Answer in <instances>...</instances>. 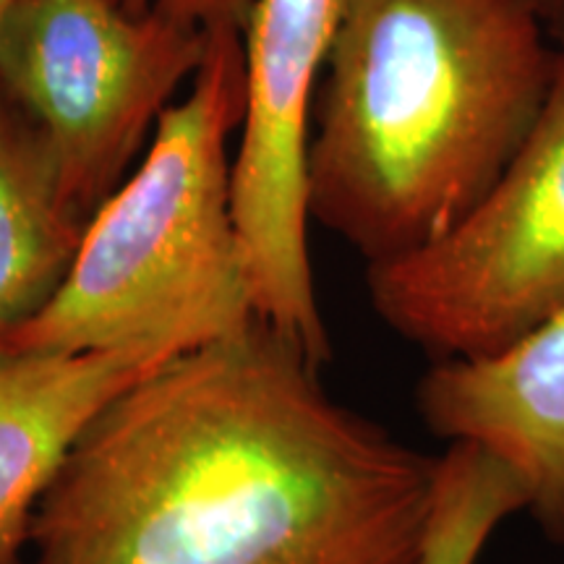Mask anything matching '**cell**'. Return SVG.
Returning a JSON list of instances; mask_svg holds the SVG:
<instances>
[{
	"label": "cell",
	"mask_w": 564,
	"mask_h": 564,
	"mask_svg": "<svg viewBox=\"0 0 564 564\" xmlns=\"http://www.w3.org/2000/svg\"><path fill=\"white\" fill-rule=\"evenodd\" d=\"M262 319L84 429L11 564H421L440 457L324 390Z\"/></svg>",
	"instance_id": "1"
},
{
	"label": "cell",
	"mask_w": 564,
	"mask_h": 564,
	"mask_svg": "<svg viewBox=\"0 0 564 564\" xmlns=\"http://www.w3.org/2000/svg\"><path fill=\"white\" fill-rule=\"evenodd\" d=\"M556 58L541 0H348L314 97L308 217L369 264L444 236L523 147Z\"/></svg>",
	"instance_id": "2"
},
{
	"label": "cell",
	"mask_w": 564,
	"mask_h": 564,
	"mask_svg": "<svg viewBox=\"0 0 564 564\" xmlns=\"http://www.w3.org/2000/svg\"><path fill=\"white\" fill-rule=\"evenodd\" d=\"M243 108L241 32H212L192 87L160 116L141 165L91 212L58 291L0 345L162 364L259 319L232 217L228 141Z\"/></svg>",
	"instance_id": "3"
},
{
	"label": "cell",
	"mask_w": 564,
	"mask_h": 564,
	"mask_svg": "<svg viewBox=\"0 0 564 564\" xmlns=\"http://www.w3.org/2000/svg\"><path fill=\"white\" fill-rule=\"evenodd\" d=\"M373 312L434 358H484L564 308V51L539 121L455 228L369 264Z\"/></svg>",
	"instance_id": "4"
},
{
	"label": "cell",
	"mask_w": 564,
	"mask_h": 564,
	"mask_svg": "<svg viewBox=\"0 0 564 564\" xmlns=\"http://www.w3.org/2000/svg\"><path fill=\"white\" fill-rule=\"evenodd\" d=\"M207 47L209 32L118 0H11L0 19V91L91 215Z\"/></svg>",
	"instance_id": "5"
},
{
	"label": "cell",
	"mask_w": 564,
	"mask_h": 564,
	"mask_svg": "<svg viewBox=\"0 0 564 564\" xmlns=\"http://www.w3.org/2000/svg\"><path fill=\"white\" fill-rule=\"evenodd\" d=\"M348 0H253L241 26L246 108L232 217L253 308L314 366L333 356L308 259L306 154L314 97Z\"/></svg>",
	"instance_id": "6"
},
{
	"label": "cell",
	"mask_w": 564,
	"mask_h": 564,
	"mask_svg": "<svg viewBox=\"0 0 564 564\" xmlns=\"http://www.w3.org/2000/svg\"><path fill=\"white\" fill-rule=\"evenodd\" d=\"M415 405L436 436L502 463L535 523L564 544V308L491 356L434 361Z\"/></svg>",
	"instance_id": "7"
},
{
	"label": "cell",
	"mask_w": 564,
	"mask_h": 564,
	"mask_svg": "<svg viewBox=\"0 0 564 564\" xmlns=\"http://www.w3.org/2000/svg\"><path fill=\"white\" fill-rule=\"evenodd\" d=\"M158 366L137 352L0 345V564L17 560L40 499L84 429Z\"/></svg>",
	"instance_id": "8"
},
{
	"label": "cell",
	"mask_w": 564,
	"mask_h": 564,
	"mask_svg": "<svg viewBox=\"0 0 564 564\" xmlns=\"http://www.w3.org/2000/svg\"><path fill=\"white\" fill-rule=\"evenodd\" d=\"M89 217L68 196L45 141L0 91V335L53 299Z\"/></svg>",
	"instance_id": "9"
},
{
	"label": "cell",
	"mask_w": 564,
	"mask_h": 564,
	"mask_svg": "<svg viewBox=\"0 0 564 564\" xmlns=\"http://www.w3.org/2000/svg\"><path fill=\"white\" fill-rule=\"evenodd\" d=\"M520 510L523 486L502 463L474 444H449L440 455L421 564H476L494 531Z\"/></svg>",
	"instance_id": "10"
},
{
	"label": "cell",
	"mask_w": 564,
	"mask_h": 564,
	"mask_svg": "<svg viewBox=\"0 0 564 564\" xmlns=\"http://www.w3.org/2000/svg\"><path fill=\"white\" fill-rule=\"evenodd\" d=\"M129 11L165 13L204 32H241L253 0H118Z\"/></svg>",
	"instance_id": "11"
},
{
	"label": "cell",
	"mask_w": 564,
	"mask_h": 564,
	"mask_svg": "<svg viewBox=\"0 0 564 564\" xmlns=\"http://www.w3.org/2000/svg\"><path fill=\"white\" fill-rule=\"evenodd\" d=\"M546 24L554 45L564 51V0H552V6L546 9Z\"/></svg>",
	"instance_id": "12"
},
{
	"label": "cell",
	"mask_w": 564,
	"mask_h": 564,
	"mask_svg": "<svg viewBox=\"0 0 564 564\" xmlns=\"http://www.w3.org/2000/svg\"><path fill=\"white\" fill-rule=\"evenodd\" d=\"M9 3H11V0H0V19H3V13H6V9H9Z\"/></svg>",
	"instance_id": "13"
},
{
	"label": "cell",
	"mask_w": 564,
	"mask_h": 564,
	"mask_svg": "<svg viewBox=\"0 0 564 564\" xmlns=\"http://www.w3.org/2000/svg\"><path fill=\"white\" fill-rule=\"evenodd\" d=\"M541 3H544V13H546L549 6H552V0H541Z\"/></svg>",
	"instance_id": "14"
}]
</instances>
